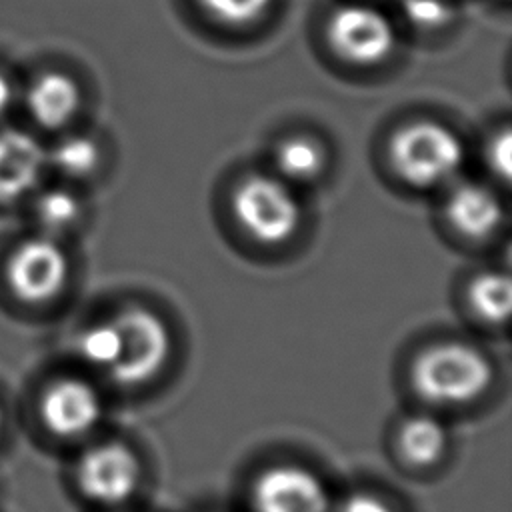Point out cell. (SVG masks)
<instances>
[{
    "mask_svg": "<svg viewBox=\"0 0 512 512\" xmlns=\"http://www.w3.org/2000/svg\"><path fill=\"white\" fill-rule=\"evenodd\" d=\"M12 96H14L12 84H10L8 76H6L4 72H0V116H4V114H6V110L10 108Z\"/></svg>",
    "mask_w": 512,
    "mask_h": 512,
    "instance_id": "cell-23",
    "label": "cell"
},
{
    "mask_svg": "<svg viewBox=\"0 0 512 512\" xmlns=\"http://www.w3.org/2000/svg\"><path fill=\"white\" fill-rule=\"evenodd\" d=\"M504 2H506V0H504Z\"/></svg>",
    "mask_w": 512,
    "mask_h": 512,
    "instance_id": "cell-25",
    "label": "cell"
},
{
    "mask_svg": "<svg viewBox=\"0 0 512 512\" xmlns=\"http://www.w3.org/2000/svg\"><path fill=\"white\" fill-rule=\"evenodd\" d=\"M484 158L490 168V172L508 182L512 174V134L510 126L504 122L500 128H496L484 146Z\"/></svg>",
    "mask_w": 512,
    "mask_h": 512,
    "instance_id": "cell-21",
    "label": "cell"
},
{
    "mask_svg": "<svg viewBox=\"0 0 512 512\" xmlns=\"http://www.w3.org/2000/svg\"><path fill=\"white\" fill-rule=\"evenodd\" d=\"M102 162V148L94 136L70 134L64 136L50 152L48 164H52L64 178L86 180Z\"/></svg>",
    "mask_w": 512,
    "mask_h": 512,
    "instance_id": "cell-15",
    "label": "cell"
},
{
    "mask_svg": "<svg viewBox=\"0 0 512 512\" xmlns=\"http://www.w3.org/2000/svg\"><path fill=\"white\" fill-rule=\"evenodd\" d=\"M232 212L260 244H282L302 224V206L290 182L278 174H248L232 192Z\"/></svg>",
    "mask_w": 512,
    "mask_h": 512,
    "instance_id": "cell-3",
    "label": "cell"
},
{
    "mask_svg": "<svg viewBox=\"0 0 512 512\" xmlns=\"http://www.w3.org/2000/svg\"><path fill=\"white\" fill-rule=\"evenodd\" d=\"M512 284L506 274L486 272L476 276L468 288V302L476 316L490 324H504L510 314Z\"/></svg>",
    "mask_w": 512,
    "mask_h": 512,
    "instance_id": "cell-16",
    "label": "cell"
},
{
    "mask_svg": "<svg viewBox=\"0 0 512 512\" xmlns=\"http://www.w3.org/2000/svg\"><path fill=\"white\" fill-rule=\"evenodd\" d=\"M210 18L220 24L242 28L268 14L274 0H196Z\"/></svg>",
    "mask_w": 512,
    "mask_h": 512,
    "instance_id": "cell-20",
    "label": "cell"
},
{
    "mask_svg": "<svg viewBox=\"0 0 512 512\" xmlns=\"http://www.w3.org/2000/svg\"><path fill=\"white\" fill-rule=\"evenodd\" d=\"M76 480L80 490L100 504L128 500L142 480V464L132 448L122 442H104L78 462Z\"/></svg>",
    "mask_w": 512,
    "mask_h": 512,
    "instance_id": "cell-6",
    "label": "cell"
},
{
    "mask_svg": "<svg viewBox=\"0 0 512 512\" xmlns=\"http://www.w3.org/2000/svg\"><path fill=\"white\" fill-rule=\"evenodd\" d=\"M114 324L120 332L122 350L108 374L126 386L146 384L162 372L172 354V334L168 324L142 306L124 308Z\"/></svg>",
    "mask_w": 512,
    "mask_h": 512,
    "instance_id": "cell-5",
    "label": "cell"
},
{
    "mask_svg": "<svg viewBox=\"0 0 512 512\" xmlns=\"http://www.w3.org/2000/svg\"><path fill=\"white\" fill-rule=\"evenodd\" d=\"M398 16L418 34H436L458 22L460 8L454 0H398Z\"/></svg>",
    "mask_w": 512,
    "mask_h": 512,
    "instance_id": "cell-17",
    "label": "cell"
},
{
    "mask_svg": "<svg viewBox=\"0 0 512 512\" xmlns=\"http://www.w3.org/2000/svg\"><path fill=\"white\" fill-rule=\"evenodd\" d=\"M82 104L76 78L60 70L40 72L26 88V108L32 120L46 130L68 126Z\"/></svg>",
    "mask_w": 512,
    "mask_h": 512,
    "instance_id": "cell-12",
    "label": "cell"
},
{
    "mask_svg": "<svg viewBox=\"0 0 512 512\" xmlns=\"http://www.w3.org/2000/svg\"><path fill=\"white\" fill-rule=\"evenodd\" d=\"M448 446V432L444 424L428 414L410 416L398 432V450L412 466L436 464Z\"/></svg>",
    "mask_w": 512,
    "mask_h": 512,
    "instance_id": "cell-14",
    "label": "cell"
},
{
    "mask_svg": "<svg viewBox=\"0 0 512 512\" xmlns=\"http://www.w3.org/2000/svg\"><path fill=\"white\" fill-rule=\"evenodd\" d=\"M252 506L256 512H330L332 500L318 474L296 464H278L256 478Z\"/></svg>",
    "mask_w": 512,
    "mask_h": 512,
    "instance_id": "cell-8",
    "label": "cell"
},
{
    "mask_svg": "<svg viewBox=\"0 0 512 512\" xmlns=\"http://www.w3.org/2000/svg\"><path fill=\"white\" fill-rule=\"evenodd\" d=\"M388 160L406 184L434 188L456 178L466 160V148L458 132L448 124L416 118L392 132Z\"/></svg>",
    "mask_w": 512,
    "mask_h": 512,
    "instance_id": "cell-1",
    "label": "cell"
},
{
    "mask_svg": "<svg viewBox=\"0 0 512 512\" xmlns=\"http://www.w3.org/2000/svg\"><path fill=\"white\" fill-rule=\"evenodd\" d=\"M450 226L474 240H482L494 234L504 220V206L498 194L480 182H460L456 184L444 206Z\"/></svg>",
    "mask_w": 512,
    "mask_h": 512,
    "instance_id": "cell-11",
    "label": "cell"
},
{
    "mask_svg": "<svg viewBox=\"0 0 512 512\" xmlns=\"http://www.w3.org/2000/svg\"><path fill=\"white\" fill-rule=\"evenodd\" d=\"M338 512H394V508L376 494L356 492V494H350L340 504Z\"/></svg>",
    "mask_w": 512,
    "mask_h": 512,
    "instance_id": "cell-22",
    "label": "cell"
},
{
    "mask_svg": "<svg viewBox=\"0 0 512 512\" xmlns=\"http://www.w3.org/2000/svg\"><path fill=\"white\" fill-rule=\"evenodd\" d=\"M0 428H2V410H0Z\"/></svg>",
    "mask_w": 512,
    "mask_h": 512,
    "instance_id": "cell-24",
    "label": "cell"
},
{
    "mask_svg": "<svg viewBox=\"0 0 512 512\" xmlns=\"http://www.w3.org/2000/svg\"><path fill=\"white\" fill-rule=\"evenodd\" d=\"M418 396L436 406H454L482 396L494 378L490 360L464 342H440L424 348L412 366Z\"/></svg>",
    "mask_w": 512,
    "mask_h": 512,
    "instance_id": "cell-2",
    "label": "cell"
},
{
    "mask_svg": "<svg viewBox=\"0 0 512 512\" xmlns=\"http://www.w3.org/2000/svg\"><path fill=\"white\" fill-rule=\"evenodd\" d=\"M80 210V198L66 188L46 190L36 202L38 220L48 232H64L72 228L80 218Z\"/></svg>",
    "mask_w": 512,
    "mask_h": 512,
    "instance_id": "cell-18",
    "label": "cell"
},
{
    "mask_svg": "<svg viewBox=\"0 0 512 512\" xmlns=\"http://www.w3.org/2000/svg\"><path fill=\"white\" fill-rule=\"evenodd\" d=\"M46 166L48 152L32 134L18 128L0 130V202L34 190Z\"/></svg>",
    "mask_w": 512,
    "mask_h": 512,
    "instance_id": "cell-10",
    "label": "cell"
},
{
    "mask_svg": "<svg viewBox=\"0 0 512 512\" xmlns=\"http://www.w3.org/2000/svg\"><path fill=\"white\" fill-rule=\"evenodd\" d=\"M324 38L342 62L366 68L378 66L394 54L398 26L382 8L362 0H348L328 12Z\"/></svg>",
    "mask_w": 512,
    "mask_h": 512,
    "instance_id": "cell-4",
    "label": "cell"
},
{
    "mask_svg": "<svg viewBox=\"0 0 512 512\" xmlns=\"http://www.w3.org/2000/svg\"><path fill=\"white\" fill-rule=\"evenodd\" d=\"M274 170L290 184H306L316 180L326 164L328 152L324 144L308 134H288L280 138L272 150Z\"/></svg>",
    "mask_w": 512,
    "mask_h": 512,
    "instance_id": "cell-13",
    "label": "cell"
},
{
    "mask_svg": "<svg viewBox=\"0 0 512 512\" xmlns=\"http://www.w3.org/2000/svg\"><path fill=\"white\" fill-rule=\"evenodd\" d=\"M120 350L122 340L114 320L88 328L80 338V354L96 368L110 370L116 364Z\"/></svg>",
    "mask_w": 512,
    "mask_h": 512,
    "instance_id": "cell-19",
    "label": "cell"
},
{
    "mask_svg": "<svg viewBox=\"0 0 512 512\" xmlns=\"http://www.w3.org/2000/svg\"><path fill=\"white\" fill-rule=\"evenodd\" d=\"M40 414L44 424L58 436H82L102 418L98 390L80 378L56 380L42 396Z\"/></svg>",
    "mask_w": 512,
    "mask_h": 512,
    "instance_id": "cell-9",
    "label": "cell"
},
{
    "mask_svg": "<svg viewBox=\"0 0 512 512\" xmlns=\"http://www.w3.org/2000/svg\"><path fill=\"white\" fill-rule=\"evenodd\" d=\"M68 256L64 248L38 236L22 242L8 260L6 276L14 294L26 302H46L60 294L68 280Z\"/></svg>",
    "mask_w": 512,
    "mask_h": 512,
    "instance_id": "cell-7",
    "label": "cell"
}]
</instances>
